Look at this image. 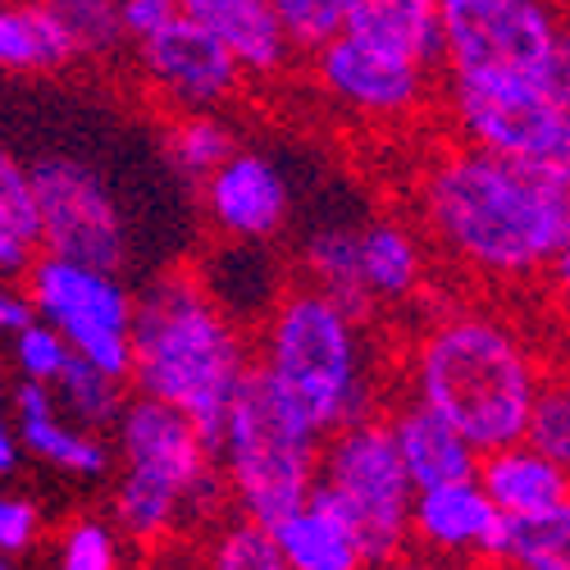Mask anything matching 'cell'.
Instances as JSON below:
<instances>
[{
	"mask_svg": "<svg viewBox=\"0 0 570 570\" xmlns=\"http://www.w3.org/2000/svg\"><path fill=\"white\" fill-rule=\"evenodd\" d=\"M269 539L288 570H370V561L356 543V530L347 525L338 502L320 484L306 493V502L297 511L274 520Z\"/></svg>",
	"mask_w": 570,
	"mask_h": 570,
	"instance_id": "19",
	"label": "cell"
},
{
	"mask_svg": "<svg viewBox=\"0 0 570 570\" xmlns=\"http://www.w3.org/2000/svg\"><path fill=\"white\" fill-rule=\"evenodd\" d=\"M0 570H14V566H10V557H0Z\"/></svg>",
	"mask_w": 570,
	"mask_h": 570,
	"instance_id": "40",
	"label": "cell"
},
{
	"mask_svg": "<svg viewBox=\"0 0 570 570\" xmlns=\"http://www.w3.org/2000/svg\"><path fill=\"white\" fill-rule=\"evenodd\" d=\"M202 206L210 228L228 243H269L288 228L293 193L269 156L237 147L215 174L202 178Z\"/></svg>",
	"mask_w": 570,
	"mask_h": 570,
	"instance_id": "14",
	"label": "cell"
},
{
	"mask_svg": "<svg viewBox=\"0 0 570 570\" xmlns=\"http://www.w3.org/2000/svg\"><path fill=\"white\" fill-rule=\"evenodd\" d=\"M233 151H237V132L224 115H210V110L206 115H169V124H165V156L193 183L215 174Z\"/></svg>",
	"mask_w": 570,
	"mask_h": 570,
	"instance_id": "27",
	"label": "cell"
},
{
	"mask_svg": "<svg viewBox=\"0 0 570 570\" xmlns=\"http://www.w3.org/2000/svg\"><path fill=\"white\" fill-rule=\"evenodd\" d=\"M452 141L515 165H570V91L515 73H443Z\"/></svg>",
	"mask_w": 570,
	"mask_h": 570,
	"instance_id": "6",
	"label": "cell"
},
{
	"mask_svg": "<svg viewBox=\"0 0 570 570\" xmlns=\"http://www.w3.org/2000/svg\"><path fill=\"white\" fill-rule=\"evenodd\" d=\"M56 570H119V539L101 520H73L60 534Z\"/></svg>",
	"mask_w": 570,
	"mask_h": 570,
	"instance_id": "33",
	"label": "cell"
},
{
	"mask_svg": "<svg viewBox=\"0 0 570 570\" xmlns=\"http://www.w3.org/2000/svg\"><path fill=\"white\" fill-rule=\"evenodd\" d=\"M343 32L402 51L430 69H443L439 0H352Z\"/></svg>",
	"mask_w": 570,
	"mask_h": 570,
	"instance_id": "22",
	"label": "cell"
},
{
	"mask_svg": "<svg viewBox=\"0 0 570 570\" xmlns=\"http://www.w3.org/2000/svg\"><path fill=\"white\" fill-rule=\"evenodd\" d=\"M132 60L141 87L151 91V101L165 115H219L247 87L237 60L183 14H174L160 32L132 41Z\"/></svg>",
	"mask_w": 570,
	"mask_h": 570,
	"instance_id": "13",
	"label": "cell"
},
{
	"mask_svg": "<svg viewBox=\"0 0 570 570\" xmlns=\"http://www.w3.org/2000/svg\"><path fill=\"white\" fill-rule=\"evenodd\" d=\"M252 343L202 278L197 265H174L156 274L141 297H132L128 324V389L137 397L165 402L197 424L215 456L228 402L252 370Z\"/></svg>",
	"mask_w": 570,
	"mask_h": 570,
	"instance_id": "2",
	"label": "cell"
},
{
	"mask_svg": "<svg viewBox=\"0 0 570 570\" xmlns=\"http://www.w3.org/2000/svg\"><path fill=\"white\" fill-rule=\"evenodd\" d=\"M69 65H78L73 46L41 10V0H0V73L51 78Z\"/></svg>",
	"mask_w": 570,
	"mask_h": 570,
	"instance_id": "23",
	"label": "cell"
},
{
	"mask_svg": "<svg viewBox=\"0 0 570 570\" xmlns=\"http://www.w3.org/2000/svg\"><path fill=\"white\" fill-rule=\"evenodd\" d=\"M498 530V511L484 498L480 480H452L434 489H415L411 498V543L430 557L474 566Z\"/></svg>",
	"mask_w": 570,
	"mask_h": 570,
	"instance_id": "15",
	"label": "cell"
},
{
	"mask_svg": "<svg viewBox=\"0 0 570 570\" xmlns=\"http://www.w3.org/2000/svg\"><path fill=\"white\" fill-rule=\"evenodd\" d=\"M389 420L393 448L402 456V470L411 489H434V484H452V480H474V465H480V452H474L448 420H439L430 406L420 402H402Z\"/></svg>",
	"mask_w": 570,
	"mask_h": 570,
	"instance_id": "21",
	"label": "cell"
},
{
	"mask_svg": "<svg viewBox=\"0 0 570 570\" xmlns=\"http://www.w3.org/2000/svg\"><path fill=\"white\" fill-rule=\"evenodd\" d=\"M14 434H19L23 452H32L37 461L56 465L65 474H78V480H101L110 470V448L101 443V434L78 430L56 406L51 389L28 384V379L14 393Z\"/></svg>",
	"mask_w": 570,
	"mask_h": 570,
	"instance_id": "17",
	"label": "cell"
},
{
	"mask_svg": "<svg viewBox=\"0 0 570 570\" xmlns=\"http://www.w3.org/2000/svg\"><path fill=\"white\" fill-rule=\"evenodd\" d=\"M361 328L365 324L356 315L306 283L283 293L261 324L256 365L302 406L324 439L352 420L379 415V384Z\"/></svg>",
	"mask_w": 570,
	"mask_h": 570,
	"instance_id": "4",
	"label": "cell"
},
{
	"mask_svg": "<svg viewBox=\"0 0 570 570\" xmlns=\"http://www.w3.org/2000/svg\"><path fill=\"white\" fill-rule=\"evenodd\" d=\"M115 434H119L124 474L165 489L169 498L183 502L187 515H206L224 502V480L215 474V456L183 411L151 397H128L115 420Z\"/></svg>",
	"mask_w": 570,
	"mask_h": 570,
	"instance_id": "12",
	"label": "cell"
},
{
	"mask_svg": "<svg viewBox=\"0 0 570 570\" xmlns=\"http://www.w3.org/2000/svg\"><path fill=\"white\" fill-rule=\"evenodd\" d=\"M370 570H474V566H461V561H443V557H430V552H397L389 561H379Z\"/></svg>",
	"mask_w": 570,
	"mask_h": 570,
	"instance_id": "38",
	"label": "cell"
},
{
	"mask_svg": "<svg viewBox=\"0 0 570 570\" xmlns=\"http://www.w3.org/2000/svg\"><path fill=\"white\" fill-rule=\"evenodd\" d=\"M69 361H73V352H69V343L56 334L51 324L32 320V324H23L14 334V365H19V374L28 379V384L51 389L56 379L65 374Z\"/></svg>",
	"mask_w": 570,
	"mask_h": 570,
	"instance_id": "32",
	"label": "cell"
},
{
	"mask_svg": "<svg viewBox=\"0 0 570 570\" xmlns=\"http://www.w3.org/2000/svg\"><path fill=\"white\" fill-rule=\"evenodd\" d=\"M489 570H570V507L534 520L498 515V530L484 548Z\"/></svg>",
	"mask_w": 570,
	"mask_h": 570,
	"instance_id": "25",
	"label": "cell"
},
{
	"mask_svg": "<svg viewBox=\"0 0 570 570\" xmlns=\"http://www.w3.org/2000/svg\"><path fill=\"white\" fill-rule=\"evenodd\" d=\"M320 443L324 434L302 415V406L252 361L215 443V465H224V493L237 502L243 520L269 530L274 520L297 511L315 489Z\"/></svg>",
	"mask_w": 570,
	"mask_h": 570,
	"instance_id": "5",
	"label": "cell"
},
{
	"mask_svg": "<svg viewBox=\"0 0 570 570\" xmlns=\"http://www.w3.org/2000/svg\"><path fill=\"white\" fill-rule=\"evenodd\" d=\"M32 306H28V293H23V283L14 278H0V334L14 338L23 324H32Z\"/></svg>",
	"mask_w": 570,
	"mask_h": 570,
	"instance_id": "37",
	"label": "cell"
},
{
	"mask_svg": "<svg viewBox=\"0 0 570 570\" xmlns=\"http://www.w3.org/2000/svg\"><path fill=\"white\" fill-rule=\"evenodd\" d=\"M41 10L56 19L65 41L73 46L78 65H106L128 51L119 0H41Z\"/></svg>",
	"mask_w": 570,
	"mask_h": 570,
	"instance_id": "26",
	"label": "cell"
},
{
	"mask_svg": "<svg viewBox=\"0 0 570 570\" xmlns=\"http://www.w3.org/2000/svg\"><path fill=\"white\" fill-rule=\"evenodd\" d=\"M356 256H361V288L374 311L406 306L424 293L430 278V252L420 233L402 219H374L356 228Z\"/></svg>",
	"mask_w": 570,
	"mask_h": 570,
	"instance_id": "20",
	"label": "cell"
},
{
	"mask_svg": "<svg viewBox=\"0 0 570 570\" xmlns=\"http://www.w3.org/2000/svg\"><path fill=\"white\" fill-rule=\"evenodd\" d=\"M23 293H28L32 315L41 324H51L78 361L128 384L132 293L124 288L119 274L37 252V261L23 274Z\"/></svg>",
	"mask_w": 570,
	"mask_h": 570,
	"instance_id": "9",
	"label": "cell"
},
{
	"mask_svg": "<svg viewBox=\"0 0 570 570\" xmlns=\"http://www.w3.org/2000/svg\"><path fill=\"white\" fill-rule=\"evenodd\" d=\"M32 210H37V252L91 269H124L128 228L106 178L73 156H41L28 165Z\"/></svg>",
	"mask_w": 570,
	"mask_h": 570,
	"instance_id": "10",
	"label": "cell"
},
{
	"mask_svg": "<svg viewBox=\"0 0 570 570\" xmlns=\"http://www.w3.org/2000/svg\"><path fill=\"white\" fill-rule=\"evenodd\" d=\"M520 443H530L534 452H543L557 465H570V393L561 384H543L539 389Z\"/></svg>",
	"mask_w": 570,
	"mask_h": 570,
	"instance_id": "31",
	"label": "cell"
},
{
	"mask_svg": "<svg viewBox=\"0 0 570 570\" xmlns=\"http://www.w3.org/2000/svg\"><path fill=\"white\" fill-rule=\"evenodd\" d=\"M210 570H288V566H283L265 525L237 515L233 525L219 530V539L210 548Z\"/></svg>",
	"mask_w": 570,
	"mask_h": 570,
	"instance_id": "30",
	"label": "cell"
},
{
	"mask_svg": "<svg viewBox=\"0 0 570 570\" xmlns=\"http://www.w3.org/2000/svg\"><path fill=\"white\" fill-rule=\"evenodd\" d=\"M178 14V0H119V23H124V41H141L160 32L169 19Z\"/></svg>",
	"mask_w": 570,
	"mask_h": 570,
	"instance_id": "36",
	"label": "cell"
},
{
	"mask_svg": "<svg viewBox=\"0 0 570 570\" xmlns=\"http://www.w3.org/2000/svg\"><path fill=\"white\" fill-rule=\"evenodd\" d=\"M23 448H19V434H14V420L0 415V474H14Z\"/></svg>",
	"mask_w": 570,
	"mask_h": 570,
	"instance_id": "39",
	"label": "cell"
},
{
	"mask_svg": "<svg viewBox=\"0 0 570 570\" xmlns=\"http://www.w3.org/2000/svg\"><path fill=\"white\" fill-rule=\"evenodd\" d=\"M406 384L411 402L430 406L484 456L520 443L548 370L507 315L461 306L424 324L406 361Z\"/></svg>",
	"mask_w": 570,
	"mask_h": 570,
	"instance_id": "3",
	"label": "cell"
},
{
	"mask_svg": "<svg viewBox=\"0 0 570 570\" xmlns=\"http://www.w3.org/2000/svg\"><path fill=\"white\" fill-rule=\"evenodd\" d=\"M443 73H515L570 91L557 0H439Z\"/></svg>",
	"mask_w": 570,
	"mask_h": 570,
	"instance_id": "7",
	"label": "cell"
},
{
	"mask_svg": "<svg viewBox=\"0 0 570 570\" xmlns=\"http://www.w3.org/2000/svg\"><path fill=\"white\" fill-rule=\"evenodd\" d=\"M302 283H306V288H315V293H324L328 302H338L361 324L374 320V306H370V297L361 288L356 228H347V224L315 228L302 243Z\"/></svg>",
	"mask_w": 570,
	"mask_h": 570,
	"instance_id": "24",
	"label": "cell"
},
{
	"mask_svg": "<svg viewBox=\"0 0 570 570\" xmlns=\"http://www.w3.org/2000/svg\"><path fill=\"white\" fill-rule=\"evenodd\" d=\"M315 484L338 502L370 566L411 548V480L393 448L389 420L365 415L320 443Z\"/></svg>",
	"mask_w": 570,
	"mask_h": 570,
	"instance_id": "8",
	"label": "cell"
},
{
	"mask_svg": "<svg viewBox=\"0 0 570 570\" xmlns=\"http://www.w3.org/2000/svg\"><path fill=\"white\" fill-rule=\"evenodd\" d=\"M274 23L293 56H315L324 41H334L347 23L352 0H269Z\"/></svg>",
	"mask_w": 570,
	"mask_h": 570,
	"instance_id": "29",
	"label": "cell"
},
{
	"mask_svg": "<svg viewBox=\"0 0 570 570\" xmlns=\"http://www.w3.org/2000/svg\"><path fill=\"white\" fill-rule=\"evenodd\" d=\"M0 228H14L37 243V210H32V183L28 165H19L10 151H0Z\"/></svg>",
	"mask_w": 570,
	"mask_h": 570,
	"instance_id": "34",
	"label": "cell"
},
{
	"mask_svg": "<svg viewBox=\"0 0 570 570\" xmlns=\"http://www.w3.org/2000/svg\"><path fill=\"white\" fill-rule=\"evenodd\" d=\"M415 215L430 247L493 288L566 283L570 169L515 165L461 141L430 151L415 169Z\"/></svg>",
	"mask_w": 570,
	"mask_h": 570,
	"instance_id": "1",
	"label": "cell"
},
{
	"mask_svg": "<svg viewBox=\"0 0 570 570\" xmlns=\"http://www.w3.org/2000/svg\"><path fill=\"white\" fill-rule=\"evenodd\" d=\"M474 480H480L493 511L507 520H534V515H552V511L570 507L566 465L548 461L530 443L484 452L480 465H474Z\"/></svg>",
	"mask_w": 570,
	"mask_h": 570,
	"instance_id": "18",
	"label": "cell"
},
{
	"mask_svg": "<svg viewBox=\"0 0 570 570\" xmlns=\"http://www.w3.org/2000/svg\"><path fill=\"white\" fill-rule=\"evenodd\" d=\"M51 397L56 406L78 424V430H91V434H101L110 430V424L119 420L124 402H128V384L124 379H110L101 374L97 365H87V361H69L65 374L51 384Z\"/></svg>",
	"mask_w": 570,
	"mask_h": 570,
	"instance_id": "28",
	"label": "cell"
},
{
	"mask_svg": "<svg viewBox=\"0 0 570 570\" xmlns=\"http://www.w3.org/2000/svg\"><path fill=\"white\" fill-rule=\"evenodd\" d=\"M41 534V511L32 498L0 493V557H19Z\"/></svg>",
	"mask_w": 570,
	"mask_h": 570,
	"instance_id": "35",
	"label": "cell"
},
{
	"mask_svg": "<svg viewBox=\"0 0 570 570\" xmlns=\"http://www.w3.org/2000/svg\"><path fill=\"white\" fill-rule=\"evenodd\" d=\"M178 14L210 32L247 78H278L297 60L274 23L269 0H178Z\"/></svg>",
	"mask_w": 570,
	"mask_h": 570,
	"instance_id": "16",
	"label": "cell"
},
{
	"mask_svg": "<svg viewBox=\"0 0 570 570\" xmlns=\"http://www.w3.org/2000/svg\"><path fill=\"white\" fill-rule=\"evenodd\" d=\"M306 60L324 97L365 124L402 128L420 119L439 97V78H434L439 69L420 65L402 51H389V46L361 41L352 32H338Z\"/></svg>",
	"mask_w": 570,
	"mask_h": 570,
	"instance_id": "11",
	"label": "cell"
}]
</instances>
